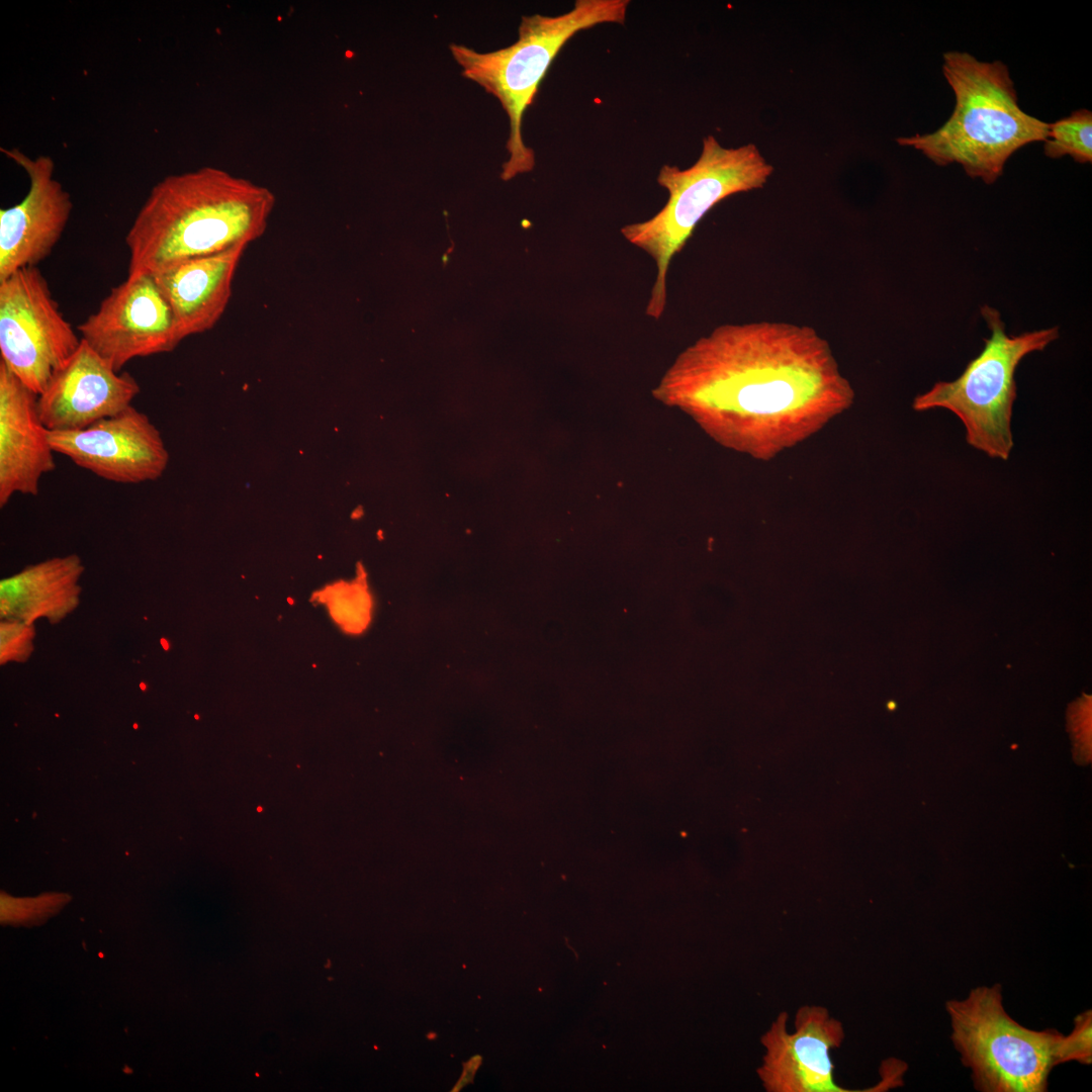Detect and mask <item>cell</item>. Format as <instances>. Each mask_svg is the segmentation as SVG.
<instances>
[{
    "instance_id": "6da1fadb",
    "label": "cell",
    "mask_w": 1092,
    "mask_h": 1092,
    "mask_svg": "<svg viewBox=\"0 0 1092 1092\" xmlns=\"http://www.w3.org/2000/svg\"><path fill=\"white\" fill-rule=\"evenodd\" d=\"M656 394L699 411L783 413L851 394L814 328L782 321L724 324L679 354Z\"/></svg>"
},
{
    "instance_id": "7a4b0ae2",
    "label": "cell",
    "mask_w": 1092,
    "mask_h": 1092,
    "mask_svg": "<svg viewBox=\"0 0 1092 1092\" xmlns=\"http://www.w3.org/2000/svg\"><path fill=\"white\" fill-rule=\"evenodd\" d=\"M274 204L268 188L216 167L168 175L153 186L125 236L127 276L247 247L265 233Z\"/></svg>"
},
{
    "instance_id": "3957f363",
    "label": "cell",
    "mask_w": 1092,
    "mask_h": 1092,
    "mask_svg": "<svg viewBox=\"0 0 1092 1092\" xmlns=\"http://www.w3.org/2000/svg\"><path fill=\"white\" fill-rule=\"evenodd\" d=\"M942 72L956 96L949 118L935 131L899 138L938 166L960 164L972 178L994 183L1020 148L1044 142L1049 123L1018 105L1009 70L1001 61L982 62L969 53L947 52Z\"/></svg>"
},
{
    "instance_id": "277c9868",
    "label": "cell",
    "mask_w": 1092,
    "mask_h": 1092,
    "mask_svg": "<svg viewBox=\"0 0 1092 1092\" xmlns=\"http://www.w3.org/2000/svg\"><path fill=\"white\" fill-rule=\"evenodd\" d=\"M629 4V0H576L572 9L557 16H523L518 39L497 51L480 53L463 44H450L462 76L494 96L508 116V159L502 179L510 180L534 169L535 153L522 136V119L559 51L580 30L603 23L623 24Z\"/></svg>"
},
{
    "instance_id": "5b68a950",
    "label": "cell",
    "mask_w": 1092,
    "mask_h": 1092,
    "mask_svg": "<svg viewBox=\"0 0 1092 1092\" xmlns=\"http://www.w3.org/2000/svg\"><path fill=\"white\" fill-rule=\"evenodd\" d=\"M772 172L756 145L725 148L712 134L703 140L701 155L691 167L660 168L657 183L668 193L666 203L650 218L621 229L626 241L648 254L656 267L647 316L659 320L664 313L669 265L702 217L733 194L762 188Z\"/></svg>"
},
{
    "instance_id": "8992f818",
    "label": "cell",
    "mask_w": 1092,
    "mask_h": 1092,
    "mask_svg": "<svg viewBox=\"0 0 1092 1092\" xmlns=\"http://www.w3.org/2000/svg\"><path fill=\"white\" fill-rule=\"evenodd\" d=\"M981 313L991 336L982 352L952 381L936 382L915 397L916 411L945 408L963 423L966 440L989 457L1007 460L1013 447L1011 418L1016 399L1014 379L1019 362L1043 350L1059 337L1058 328L1008 336L997 309L984 305Z\"/></svg>"
},
{
    "instance_id": "52a82bcc",
    "label": "cell",
    "mask_w": 1092,
    "mask_h": 1092,
    "mask_svg": "<svg viewBox=\"0 0 1092 1092\" xmlns=\"http://www.w3.org/2000/svg\"><path fill=\"white\" fill-rule=\"evenodd\" d=\"M1000 984L973 989L945 1004L951 1041L981 1092H1044L1055 1065L1057 1029L1033 1030L1003 1006Z\"/></svg>"
},
{
    "instance_id": "ba28073f",
    "label": "cell",
    "mask_w": 1092,
    "mask_h": 1092,
    "mask_svg": "<svg viewBox=\"0 0 1092 1092\" xmlns=\"http://www.w3.org/2000/svg\"><path fill=\"white\" fill-rule=\"evenodd\" d=\"M81 342L37 267L0 281V361L28 388L39 394Z\"/></svg>"
},
{
    "instance_id": "9c48e42d",
    "label": "cell",
    "mask_w": 1092,
    "mask_h": 1092,
    "mask_svg": "<svg viewBox=\"0 0 1092 1092\" xmlns=\"http://www.w3.org/2000/svg\"><path fill=\"white\" fill-rule=\"evenodd\" d=\"M81 339L116 371L139 357L173 351L182 338L150 274L127 276L78 326Z\"/></svg>"
},
{
    "instance_id": "30bf717a",
    "label": "cell",
    "mask_w": 1092,
    "mask_h": 1092,
    "mask_svg": "<svg viewBox=\"0 0 1092 1092\" xmlns=\"http://www.w3.org/2000/svg\"><path fill=\"white\" fill-rule=\"evenodd\" d=\"M55 453L108 481L139 484L158 480L169 453L159 429L133 405L74 431H50Z\"/></svg>"
},
{
    "instance_id": "8fae6325",
    "label": "cell",
    "mask_w": 1092,
    "mask_h": 1092,
    "mask_svg": "<svg viewBox=\"0 0 1092 1092\" xmlns=\"http://www.w3.org/2000/svg\"><path fill=\"white\" fill-rule=\"evenodd\" d=\"M789 1015L781 1012L761 1036L765 1048L757 1074L767 1092H878L887 1089L882 1080L875 1087L850 1090L834 1080L830 1051L844 1039L842 1023L822 1006H802L796 1014L795 1032L787 1029Z\"/></svg>"
},
{
    "instance_id": "7c38bea8",
    "label": "cell",
    "mask_w": 1092,
    "mask_h": 1092,
    "mask_svg": "<svg viewBox=\"0 0 1092 1092\" xmlns=\"http://www.w3.org/2000/svg\"><path fill=\"white\" fill-rule=\"evenodd\" d=\"M1 152L23 169L29 188L19 203L0 210V281L20 269L37 267L49 257L73 209L70 193L55 177L51 157L31 158L18 149Z\"/></svg>"
},
{
    "instance_id": "4fadbf2b",
    "label": "cell",
    "mask_w": 1092,
    "mask_h": 1092,
    "mask_svg": "<svg viewBox=\"0 0 1092 1092\" xmlns=\"http://www.w3.org/2000/svg\"><path fill=\"white\" fill-rule=\"evenodd\" d=\"M140 391L130 373L116 371L82 340L38 394L37 406L49 431L81 430L132 405Z\"/></svg>"
},
{
    "instance_id": "5bb4252c",
    "label": "cell",
    "mask_w": 1092,
    "mask_h": 1092,
    "mask_svg": "<svg viewBox=\"0 0 1092 1092\" xmlns=\"http://www.w3.org/2000/svg\"><path fill=\"white\" fill-rule=\"evenodd\" d=\"M37 396L0 361V507L16 494L35 496L56 468Z\"/></svg>"
},
{
    "instance_id": "9a60e30c",
    "label": "cell",
    "mask_w": 1092,
    "mask_h": 1092,
    "mask_svg": "<svg viewBox=\"0 0 1092 1092\" xmlns=\"http://www.w3.org/2000/svg\"><path fill=\"white\" fill-rule=\"evenodd\" d=\"M246 248L236 246L187 259L152 275L172 309L182 340L209 331L219 321Z\"/></svg>"
},
{
    "instance_id": "2e32d148",
    "label": "cell",
    "mask_w": 1092,
    "mask_h": 1092,
    "mask_svg": "<svg viewBox=\"0 0 1092 1092\" xmlns=\"http://www.w3.org/2000/svg\"><path fill=\"white\" fill-rule=\"evenodd\" d=\"M85 570L77 554L27 565L0 581V617L33 624H56L79 605L80 578Z\"/></svg>"
},
{
    "instance_id": "e0dca14e",
    "label": "cell",
    "mask_w": 1092,
    "mask_h": 1092,
    "mask_svg": "<svg viewBox=\"0 0 1092 1092\" xmlns=\"http://www.w3.org/2000/svg\"><path fill=\"white\" fill-rule=\"evenodd\" d=\"M1043 150L1045 156L1052 159L1069 155L1078 163H1091V111L1078 109L1068 117L1049 123Z\"/></svg>"
},
{
    "instance_id": "ac0fdd59",
    "label": "cell",
    "mask_w": 1092,
    "mask_h": 1092,
    "mask_svg": "<svg viewBox=\"0 0 1092 1092\" xmlns=\"http://www.w3.org/2000/svg\"><path fill=\"white\" fill-rule=\"evenodd\" d=\"M1075 1061L1084 1065L1092 1063V1011L1085 1010L1074 1020L1070 1034H1062L1055 1049V1065Z\"/></svg>"
},
{
    "instance_id": "d6986e66",
    "label": "cell",
    "mask_w": 1092,
    "mask_h": 1092,
    "mask_svg": "<svg viewBox=\"0 0 1092 1092\" xmlns=\"http://www.w3.org/2000/svg\"><path fill=\"white\" fill-rule=\"evenodd\" d=\"M35 628L33 624L1 619L0 622V663H23L33 651Z\"/></svg>"
},
{
    "instance_id": "ffe728a7",
    "label": "cell",
    "mask_w": 1092,
    "mask_h": 1092,
    "mask_svg": "<svg viewBox=\"0 0 1092 1092\" xmlns=\"http://www.w3.org/2000/svg\"><path fill=\"white\" fill-rule=\"evenodd\" d=\"M338 620L343 622L350 632L359 633L370 621L371 599L362 582L347 585L343 589Z\"/></svg>"
},
{
    "instance_id": "44dd1931",
    "label": "cell",
    "mask_w": 1092,
    "mask_h": 1092,
    "mask_svg": "<svg viewBox=\"0 0 1092 1092\" xmlns=\"http://www.w3.org/2000/svg\"><path fill=\"white\" fill-rule=\"evenodd\" d=\"M481 1063L480 1056L472 1057L467 1063L464 1064L463 1074L460 1077L458 1083L455 1085L453 1091L460 1090L463 1086L470 1083Z\"/></svg>"
},
{
    "instance_id": "7402d4cb",
    "label": "cell",
    "mask_w": 1092,
    "mask_h": 1092,
    "mask_svg": "<svg viewBox=\"0 0 1092 1092\" xmlns=\"http://www.w3.org/2000/svg\"><path fill=\"white\" fill-rule=\"evenodd\" d=\"M427 1037H428L429 1039H434L435 1037H437V1034H436L435 1032H432V1031H431V1032H429V1033L427 1034Z\"/></svg>"
}]
</instances>
